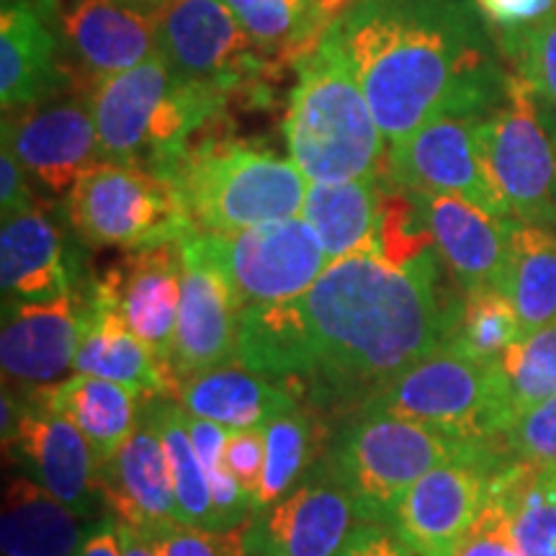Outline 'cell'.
<instances>
[{"label": "cell", "instance_id": "1", "mask_svg": "<svg viewBox=\"0 0 556 556\" xmlns=\"http://www.w3.org/2000/svg\"><path fill=\"white\" fill-rule=\"evenodd\" d=\"M462 304L443 289L438 250L409 266L364 250L330 263L302 296L242 309L238 361L291 394L364 407L448 343Z\"/></svg>", "mask_w": 556, "mask_h": 556}, {"label": "cell", "instance_id": "2", "mask_svg": "<svg viewBox=\"0 0 556 556\" xmlns=\"http://www.w3.org/2000/svg\"><path fill=\"white\" fill-rule=\"evenodd\" d=\"M477 0H358L328 26L387 144L438 114L484 119L507 96Z\"/></svg>", "mask_w": 556, "mask_h": 556}, {"label": "cell", "instance_id": "3", "mask_svg": "<svg viewBox=\"0 0 556 556\" xmlns=\"http://www.w3.org/2000/svg\"><path fill=\"white\" fill-rule=\"evenodd\" d=\"M294 67L296 86L283 122L291 163L309 184L384 178L387 137L340 41L325 29Z\"/></svg>", "mask_w": 556, "mask_h": 556}, {"label": "cell", "instance_id": "4", "mask_svg": "<svg viewBox=\"0 0 556 556\" xmlns=\"http://www.w3.org/2000/svg\"><path fill=\"white\" fill-rule=\"evenodd\" d=\"M225 90L178 78L163 54L90 88L101 163L137 165L165 178L206 127L225 116Z\"/></svg>", "mask_w": 556, "mask_h": 556}, {"label": "cell", "instance_id": "5", "mask_svg": "<svg viewBox=\"0 0 556 556\" xmlns=\"http://www.w3.org/2000/svg\"><path fill=\"white\" fill-rule=\"evenodd\" d=\"M222 122L225 116L201 131L165 173L197 232H240L302 217L309 191L304 173L291 157L229 137Z\"/></svg>", "mask_w": 556, "mask_h": 556}, {"label": "cell", "instance_id": "6", "mask_svg": "<svg viewBox=\"0 0 556 556\" xmlns=\"http://www.w3.org/2000/svg\"><path fill=\"white\" fill-rule=\"evenodd\" d=\"M497 443H471L389 413H361L330 451L328 471L351 495L361 520L392 523L417 479L441 464Z\"/></svg>", "mask_w": 556, "mask_h": 556}, {"label": "cell", "instance_id": "7", "mask_svg": "<svg viewBox=\"0 0 556 556\" xmlns=\"http://www.w3.org/2000/svg\"><path fill=\"white\" fill-rule=\"evenodd\" d=\"M389 413L471 443H497L516 420L503 364L443 343L389 381L361 413Z\"/></svg>", "mask_w": 556, "mask_h": 556}, {"label": "cell", "instance_id": "8", "mask_svg": "<svg viewBox=\"0 0 556 556\" xmlns=\"http://www.w3.org/2000/svg\"><path fill=\"white\" fill-rule=\"evenodd\" d=\"M62 212L86 245L124 253L197 232L176 186L137 165H93L62 199Z\"/></svg>", "mask_w": 556, "mask_h": 556}, {"label": "cell", "instance_id": "9", "mask_svg": "<svg viewBox=\"0 0 556 556\" xmlns=\"http://www.w3.org/2000/svg\"><path fill=\"white\" fill-rule=\"evenodd\" d=\"M157 45L170 73L225 90L229 99L266 101L268 80L281 75L225 0H173L157 13Z\"/></svg>", "mask_w": 556, "mask_h": 556}, {"label": "cell", "instance_id": "10", "mask_svg": "<svg viewBox=\"0 0 556 556\" xmlns=\"http://www.w3.org/2000/svg\"><path fill=\"white\" fill-rule=\"evenodd\" d=\"M477 142L513 219L556 227V155L536 96L516 73L497 109L477 122Z\"/></svg>", "mask_w": 556, "mask_h": 556}, {"label": "cell", "instance_id": "11", "mask_svg": "<svg viewBox=\"0 0 556 556\" xmlns=\"http://www.w3.org/2000/svg\"><path fill=\"white\" fill-rule=\"evenodd\" d=\"M201 238L229 281L240 312L302 296L330 266L304 217L240 232H201Z\"/></svg>", "mask_w": 556, "mask_h": 556}, {"label": "cell", "instance_id": "12", "mask_svg": "<svg viewBox=\"0 0 556 556\" xmlns=\"http://www.w3.org/2000/svg\"><path fill=\"white\" fill-rule=\"evenodd\" d=\"M477 116L438 114L387 152V184L413 193H446L513 219L477 142Z\"/></svg>", "mask_w": 556, "mask_h": 556}, {"label": "cell", "instance_id": "13", "mask_svg": "<svg viewBox=\"0 0 556 556\" xmlns=\"http://www.w3.org/2000/svg\"><path fill=\"white\" fill-rule=\"evenodd\" d=\"M503 462V448L484 446L441 464L409 486L389 528L413 556H456L484 510L492 475Z\"/></svg>", "mask_w": 556, "mask_h": 556}, {"label": "cell", "instance_id": "14", "mask_svg": "<svg viewBox=\"0 0 556 556\" xmlns=\"http://www.w3.org/2000/svg\"><path fill=\"white\" fill-rule=\"evenodd\" d=\"M3 144H9L34 189L65 199L83 173L101 163L90 93H67L3 111Z\"/></svg>", "mask_w": 556, "mask_h": 556}, {"label": "cell", "instance_id": "15", "mask_svg": "<svg viewBox=\"0 0 556 556\" xmlns=\"http://www.w3.org/2000/svg\"><path fill=\"white\" fill-rule=\"evenodd\" d=\"M3 451H11L21 475L45 486L75 516L88 523L103 518L106 503L99 490V458L86 435L47 405L37 389H29L24 397L16 430Z\"/></svg>", "mask_w": 556, "mask_h": 556}, {"label": "cell", "instance_id": "16", "mask_svg": "<svg viewBox=\"0 0 556 556\" xmlns=\"http://www.w3.org/2000/svg\"><path fill=\"white\" fill-rule=\"evenodd\" d=\"M361 520L328 467L255 513L242 531L245 556H338Z\"/></svg>", "mask_w": 556, "mask_h": 556}, {"label": "cell", "instance_id": "17", "mask_svg": "<svg viewBox=\"0 0 556 556\" xmlns=\"http://www.w3.org/2000/svg\"><path fill=\"white\" fill-rule=\"evenodd\" d=\"M180 248H184V296H180L170 356L176 387L208 368L235 364L240 340L238 299L222 268L208 255L201 232L186 235Z\"/></svg>", "mask_w": 556, "mask_h": 556}, {"label": "cell", "instance_id": "18", "mask_svg": "<svg viewBox=\"0 0 556 556\" xmlns=\"http://www.w3.org/2000/svg\"><path fill=\"white\" fill-rule=\"evenodd\" d=\"M65 24L58 0H3L0 9V101L3 111L73 90L65 67Z\"/></svg>", "mask_w": 556, "mask_h": 556}, {"label": "cell", "instance_id": "19", "mask_svg": "<svg viewBox=\"0 0 556 556\" xmlns=\"http://www.w3.org/2000/svg\"><path fill=\"white\" fill-rule=\"evenodd\" d=\"M93 287L119 309L129 328L170 371L173 340H176L180 296H184L180 242L131 250L106 274L93 278Z\"/></svg>", "mask_w": 556, "mask_h": 556}, {"label": "cell", "instance_id": "20", "mask_svg": "<svg viewBox=\"0 0 556 556\" xmlns=\"http://www.w3.org/2000/svg\"><path fill=\"white\" fill-rule=\"evenodd\" d=\"M86 332V296L3 302L0 366L16 387H50L75 366Z\"/></svg>", "mask_w": 556, "mask_h": 556}, {"label": "cell", "instance_id": "21", "mask_svg": "<svg viewBox=\"0 0 556 556\" xmlns=\"http://www.w3.org/2000/svg\"><path fill=\"white\" fill-rule=\"evenodd\" d=\"M413 197L422 208L438 255L462 294L500 289L516 219H497L484 208L446 193Z\"/></svg>", "mask_w": 556, "mask_h": 556}, {"label": "cell", "instance_id": "22", "mask_svg": "<svg viewBox=\"0 0 556 556\" xmlns=\"http://www.w3.org/2000/svg\"><path fill=\"white\" fill-rule=\"evenodd\" d=\"M67 50L78 60L88 88L155 58L157 16L122 0H73L62 13Z\"/></svg>", "mask_w": 556, "mask_h": 556}, {"label": "cell", "instance_id": "23", "mask_svg": "<svg viewBox=\"0 0 556 556\" xmlns=\"http://www.w3.org/2000/svg\"><path fill=\"white\" fill-rule=\"evenodd\" d=\"M0 287L3 302H54L75 294V258L60 225L39 204L3 219Z\"/></svg>", "mask_w": 556, "mask_h": 556}, {"label": "cell", "instance_id": "24", "mask_svg": "<svg viewBox=\"0 0 556 556\" xmlns=\"http://www.w3.org/2000/svg\"><path fill=\"white\" fill-rule=\"evenodd\" d=\"M99 490L111 516L139 531L178 520L163 438L144 409L129 441L101 464Z\"/></svg>", "mask_w": 556, "mask_h": 556}, {"label": "cell", "instance_id": "25", "mask_svg": "<svg viewBox=\"0 0 556 556\" xmlns=\"http://www.w3.org/2000/svg\"><path fill=\"white\" fill-rule=\"evenodd\" d=\"M83 296H86V332L73 371L116 381L131 389L139 400L176 394V381L163 361L129 328L127 319L93 287V281L88 283Z\"/></svg>", "mask_w": 556, "mask_h": 556}, {"label": "cell", "instance_id": "26", "mask_svg": "<svg viewBox=\"0 0 556 556\" xmlns=\"http://www.w3.org/2000/svg\"><path fill=\"white\" fill-rule=\"evenodd\" d=\"M178 405L186 413L235 428H266L278 415L299 407V397L287 387L235 364L208 368L180 381Z\"/></svg>", "mask_w": 556, "mask_h": 556}, {"label": "cell", "instance_id": "27", "mask_svg": "<svg viewBox=\"0 0 556 556\" xmlns=\"http://www.w3.org/2000/svg\"><path fill=\"white\" fill-rule=\"evenodd\" d=\"M90 526L26 475H11L5 482L0 510L3 556H78Z\"/></svg>", "mask_w": 556, "mask_h": 556}, {"label": "cell", "instance_id": "28", "mask_svg": "<svg viewBox=\"0 0 556 556\" xmlns=\"http://www.w3.org/2000/svg\"><path fill=\"white\" fill-rule=\"evenodd\" d=\"M37 392L86 435L99 464L109 462L139 426V397L116 381L75 374Z\"/></svg>", "mask_w": 556, "mask_h": 556}, {"label": "cell", "instance_id": "29", "mask_svg": "<svg viewBox=\"0 0 556 556\" xmlns=\"http://www.w3.org/2000/svg\"><path fill=\"white\" fill-rule=\"evenodd\" d=\"M384 184L387 178L309 184L302 217L315 229L328 263L371 248Z\"/></svg>", "mask_w": 556, "mask_h": 556}, {"label": "cell", "instance_id": "30", "mask_svg": "<svg viewBox=\"0 0 556 556\" xmlns=\"http://www.w3.org/2000/svg\"><path fill=\"white\" fill-rule=\"evenodd\" d=\"M490 495L505 507L523 556H556V464L507 458Z\"/></svg>", "mask_w": 556, "mask_h": 556}, {"label": "cell", "instance_id": "31", "mask_svg": "<svg viewBox=\"0 0 556 556\" xmlns=\"http://www.w3.org/2000/svg\"><path fill=\"white\" fill-rule=\"evenodd\" d=\"M500 291L516 307L523 336L556 323V229L513 225Z\"/></svg>", "mask_w": 556, "mask_h": 556}, {"label": "cell", "instance_id": "32", "mask_svg": "<svg viewBox=\"0 0 556 556\" xmlns=\"http://www.w3.org/2000/svg\"><path fill=\"white\" fill-rule=\"evenodd\" d=\"M144 415L155 422L163 438L165 456H168L170 482L176 492V518L178 523L204 531H219L217 513L212 503V486H208L204 464L193 448L189 426H186L184 407L163 397L144 400Z\"/></svg>", "mask_w": 556, "mask_h": 556}, {"label": "cell", "instance_id": "33", "mask_svg": "<svg viewBox=\"0 0 556 556\" xmlns=\"http://www.w3.org/2000/svg\"><path fill=\"white\" fill-rule=\"evenodd\" d=\"M250 39L276 65H296L325 34L315 0H225Z\"/></svg>", "mask_w": 556, "mask_h": 556}, {"label": "cell", "instance_id": "34", "mask_svg": "<svg viewBox=\"0 0 556 556\" xmlns=\"http://www.w3.org/2000/svg\"><path fill=\"white\" fill-rule=\"evenodd\" d=\"M266 435V467H263L261 490L255 497V513L266 510L294 486L315 454V426L302 407L278 415L263 428Z\"/></svg>", "mask_w": 556, "mask_h": 556}, {"label": "cell", "instance_id": "35", "mask_svg": "<svg viewBox=\"0 0 556 556\" xmlns=\"http://www.w3.org/2000/svg\"><path fill=\"white\" fill-rule=\"evenodd\" d=\"M523 338L518 312L500 289H482L464 294L462 315L448 345L482 361H500L510 345Z\"/></svg>", "mask_w": 556, "mask_h": 556}, {"label": "cell", "instance_id": "36", "mask_svg": "<svg viewBox=\"0 0 556 556\" xmlns=\"http://www.w3.org/2000/svg\"><path fill=\"white\" fill-rule=\"evenodd\" d=\"M516 417L556 397V323L528 332L500 358Z\"/></svg>", "mask_w": 556, "mask_h": 556}, {"label": "cell", "instance_id": "37", "mask_svg": "<svg viewBox=\"0 0 556 556\" xmlns=\"http://www.w3.org/2000/svg\"><path fill=\"white\" fill-rule=\"evenodd\" d=\"M516 75L546 109H556V13L541 24L503 37Z\"/></svg>", "mask_w": 556, "mask_h": 556}, {"label": "cell", "instance_id": "38", "mask_svg": "<svg viewBox=\"0 0 556 556\" xmlns=\"http://www.w3.org/2000/svg\"><path fill=\"white\" fill-rule=\"evenodd\" d=\"M500 448L516 462L556 464V397L520 413L500 438Z\"/></svg>", "mask_w": 556, "mask_h": 556}, {"label": "cell", "instance_id": "39", "mask_svg": "<svg viewBox=\"0 0 556 556\" xmlns=\"http://www.w3.org/2000/svg\"><path fill=\"white\" fill-rule=\"evenodd\" d=\"M142 533L157 556H245L238 531H204L168 520Z\"/></svg>", "mask_w": 556, "mask_h": 556}, {"label": "cell", "instance_id": "40", "mask_svg": "<svg viewBox=\"0 0 556 556\" xmlns=\"http://www.w3.org/2000/svg\"><path fill=\"white\" fill-rule=\"evenodd\" d=\"M456 556H523L505 507L495 497H486L484 510L462 541Z\"/></svg>", "mask_w": 556, "mask_h": 556}, {"label": "cell", "instance_id": "41", "mask_svg": "<svg viewBox=\"0 0 556 556\" xmlns=\"http://www.w3.org/2000/svg\"><path fill=\"white\" fill-rule=\"evenodd\" d=\"M225 462L248 495L258 497L263 467H266V435L263 428H235L227 433Z\"/></svg>", "mask_w": 556, "mask_h": 556}, {"label": "cell", "instance_id": "42", "mask_svg": "<svg viewBox=\"0 0 556 556\" xmlns=\"http://www.w3.org/2000/svg\"><path fill=\"white\" fill-rule=\"evenodd\" d=\"M482 16L507 34H518L556 13V0H477Z\"/></svg>", "mask_w": 556, "mask_h": 556}, {"label": "cell", "instance_id": "43", "mask_svg": "<svg viewBox=\"0 0 556 556\" xmlns=\"http://www.w3.org/2000/svg\"><path fill=\"white\" fill-rule=\"evenodd\" d=\"M31 206H37V189L13 150L3 144L0 148V214L9 219L21 212H29Z\"/></svg>", "mask_w": 556, "mask_h": 556}, {"label": "cell", "instance_id": "44", "mask_svg": "<svg viewBox=\"0 0 556 556\" xmlns=\"http://www.w3.org/2000/svg\"><path fill=\"white\" fill-rule=\"evenodd\" d=\"M338 556H413L384 523H358Z\"/></svg>", "mask_w": 556, "mask_h": 556}, {"label": "cell", "instance_id": "45", "mask_svg": "<svg viewBox=\"0 0 556 556\" xmlns=\"http://www.w3.org/2000/svg\"><path fill=\"white\" fill-rule=\"evenodd\" d=\"M78 556H122L119 526H116L114 516H103L90 526Z\"/></svg>", "mask_w": 556, "mask_h": 556}, {"label": "cell", "instance_id": "46", "mask_svg": "<svg viewBox=\"0 0 556 556\" xmlns=\"http://www.w3.org/2000/svg\"><path fill=\"white\" fill-rule=\"evenodd\" d=\"M116 526H119V544H122V556H157L155 548L144 536L142 531L129 523H122V520H116Z\"/></svg>", "mask_w": 556, "mask_h": 556}, {"label": "cell", "instance_id": "47", "mask_svg": "<svg viewBox=\"0 0 556 556\" xmlns=\"http://www.w3.org/2000/svg\"><path fill=\"white\" fill-rule=\"evenodd\" d=\"M353 3H358V0H315L317 16H319V21H323L325 29H328V26L340 16V13L351 9Z\"/></svg>", "mask_w": 556, "mask_h": 556}, {"label": "cell", "instance_id": "48", "mask_svg": "<svg viewBox=\"0 0 556 556\" xmlns=\"http://www.w3.org/2000/svg\"><path fill=\"white\" fill-rule=\"evenodd\" d=\"M122 3H127L137 11H144V13H152V16H157L160 11L168 9L173 0H122Z\"/></svg>", "mask_w": 556, "mask_h": 556}, {"label": "cell", "instance_id": "49", "mask_svg": "<svg viewBox=\"0 0 556 556\" xmlns=\"http://www.w3.org/2000/svg\"><path fill=\"white\" fill-rule=\"evenodd\" d=\"M539 106H541V103H539ZM541 116H544V124H546V129H548V137H552L554 155H556V109L541 106Z\"/></svg>", "mask_w": 556, "mask_h": 556}]
</instances>
